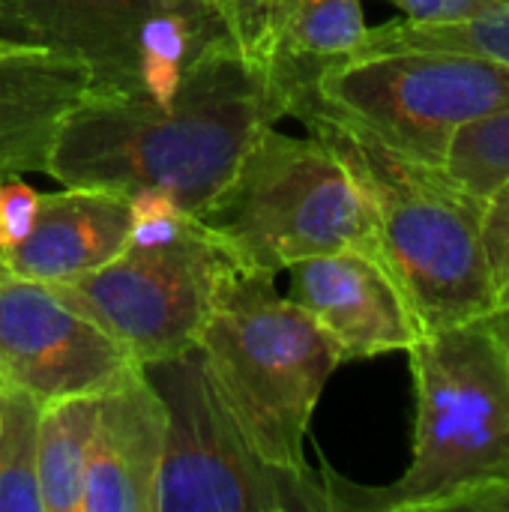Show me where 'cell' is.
<instances>
[{
    "label": "cell",
    "mask_w": 509,
    "mask_h": 512,
    "mask_svg": "<svg viewBox=\"0 0 509 512\" xmlns=\"http://www.w3.org/2000/svg\"><path fill=\"white\" fill-rule=\"evenodd\" d=\"M276 120L264 69L222 33L186 66L168 105L84 96L63 117L45 174L123 198L159 189L198 216L234 177L255 135Z\"/></svg>",
    "instance_id": "6da1fadb"
},
{
    "label": "cell",
    "mask_w": 509,
    "mask_h": 512,
    "mask_svg": "<svg viewBox=\"0 0 509 512\" xmlns=\"http://www.w3.org/2000/svg\"><path fill=\"white\" fill-rule=\"evenodd\" d=\"M414 447L390 486L321 468L333 512L509 510V327L495 312L423 333L408 351Z\"/></svg>",
    "instance_id": "7a4b0ae2"
},
{
    "label": "cell",
    "mask_w": 509,
    "mask_h": 512,
    "mask_svg": "<svg viewBox=\"0 0 509 512\" xmlns=\"http://www.w3.org/2000/svg\"><path fill=\"white\" fill-rule=\"evenodd\" d=\"M360 183L378 228L381 258L423 333L495 315L483 255V198L444 168L408 162L351 126L297 105L291 111Z\"/></svg>",
    "instance_id": "3957f363"
},
{
    "label": "cell",
    "mask_w": 509,
    "mask_h": 512,
    "mask_svg": "<svg viewBox=\"0 0 509 512\" xmlns=\"http://www.w3.org/2000/svg\"><path fill=\"white\" fill-rule=\"evenodd\" d=\"M222 405L276 468L306 465V432L342 357L318 321L279 297L276 273L237 267L198 339Z\"/></svg>",
    "instance_id": "277c9868"
},
{
    "label": "cell",
    "mask_w": 509,
    "mask_h": 512,
    "mask_svg": "<svg viewBox=\"0 0 509 512\" xmlns=\"http://www.w3.org/2000/svg\"><path fill=\"white\" fill-rule=\"evenodd\" d=\"M195 219L246 270L279 273L342 249L384 264L360 183L315 135L294 138L264 126L234 177Z\"/></svg>",
    "instance_id": "5b68a950"
},
{
    "label": "cell",
    "mask_w": 509,
    "mask_h": 512,
    "mask_svg": "<svg viewBox=\"0 0 509 512\" xmlns=\"http://www.w3.org/2000/svg\"><path fill=\"white\" fill-rule=\"evenodd\" d=\"M297 105H309L384 150L444 168L456 135L509 108V66L462 51H381L333 63Z\"/></svg>",
    "instance_id": "8992f818"
},
{
    "label": "cell",
    "mask_w": 509,
    "mask_h": 512,
    "mask_svg": "<svg viewBox=\"0 0 509 512\" xmlns=\"http://www.w3.org/2000/svg\"><path fill=\"white\" fill-rule=\"evenodd\" d=\"M141 369L168 414L153 512H333L321 474L276 468L255 450L198 348Z\"/></svg>",
    "instance_id": "52a82bcc"
},
{
    "label": "cell",
    "mask_w": 509,
    "mask_h": 512,
    "mask_svg": "<svg viewBox=\"0 0 509 512\" xmlns=\"http://www.w3.org/2000/svg\"><path fill=\"white\" fill-rule=\"evenodd\" d=\"M240 264L198 222L165 243H126L105 267L48 285L111 336L138 366L198 348L219 294Z\"/></svg>",
    "instance_id": "ba28073f"
},
{
    "label": "cell",
    "mask_w": 509,
    "mask_h": 512,
    "mask_svg": "<svg viewBox=\"0 0 509 512\" xmlns=\"http://www.w3.org/2000/svg\"><path fill=\"white\" fill-rule=\"evenodd\" d=\"M138 363L45 282L0 279V384L39 405L99 396Z\"/></svg>",
    "instance_id": "9c48e42d"
},
{
    "label": "cell",
    "mask_w": 509,
    "mask_h": 512,
    "mask_svg": "<svg viewBox=\"0 0 509 512\" xmlns=\"http://www.w3.org/2000/svg\"><path fill=\"white\" fill-rule=\"evenodd\" d=\"M288 273V297L333 339L342 363L408 351L423 336L390 270L366 252L315 255L291 264Z\"/></svg>",
    "instance_id": "30bf717a"
},
{
    "label": "cell",
    "mask_w": 509,
    "mask_h": 512,
    "mask_svg": "<svg viewBox=\"0 0 509 512\" xmlns=\"http://www.w3.org/2000/svg\"><path fill=\"white\" fill-rule=\"evenodd\" d=\"M168 414L141 366L99 393L81 512H153Z\"/></svg>",
    "instance_id": "8fae6325"
},
{
    "label": "cell",
    "mask_w": 509,
    "mask_h": 512,
    "mask_svg": "<svg viewBox=\"0 0 509 512\" xmlns=\"http://www.w3.org/2000/svg\"><path fill=\"white\" fill-rule=\"evenodd\" d=\"M162 0H0L24 42L78 57L90 69L93 99L141 96L138 33Z\"/></svg>",
    "instance_id": "7c38bea8"
},
{
    "label": "cell",
    "mask_w": 509,
    "mask_h": 512,
    "mask_svg": "<svg viewBox=\"0 0 509 512\" xmlns=\"http://www.w3.org/2000/svg\"><path fill=\"white\" fill-rule=\"evenodd\" d=\"M129 240V198L63 186L39 195L27 237L3 255L6 273L30 282H69L105 267Z\"/></svg>",
    "instance_id": "4fadbf2b"
},
{
    "label": "cell",
    "mask_w": 509,
    "mask_h": 512,
    "mask_svg": "<svg viewBox=\"0 0 509 512\" xmlns=\"http://www.w3.org/2000/svg\"><path fill=\"white\" fill-rule=\"evenodd\" d=\"M90 93L78 57L30 48L0 57V177L45 171L63 117Z\"/></svg>",
    "instance_id": "5bb4252c"
},
{
    "label": "cell",
    "mask_w": 509,
    "mask_h": 512,
    "mask_svg": "<svg viewBox=\"0 0 509 512\" xmlns=\"http://www.w3.org/2000/svg\"><path fill=\"white\" fill-rule=\"evenodd\" d=\"M363 0H276L258 66L279 117L291 102L366 39Z\"/></svg>",
    "instance_id": "9a60e30c"
},
{
    "label": "cell",
    "mask_w": 509,
    "mask_h": 512,
    "mask_svg": "<svg viewBox=\"0 0 509 512\" xmlns=\"http://www.w3.org/2000/svg\"><path fill=\"white\" fill-rule=\"evenodd\" d=\"M222 33L228 30L204 0H162L138 33L141 96L168 105L180 90L186 66Z\"/></svg>",
    "instance_id": "2e32d148"
},
{
    "label": "cell",
    "mask_w": 509,
    "mask_h": 512,
    "mask_svg": "<svg viewBox=\"0 0 509 512\" xmlns=\"http://www.w3.org/2000/svg\"><path fill=\"white\" fill-rule=\"evenodd\" d=\"M96 405L99 396H69L39 408L36 477L42 512H81Z\"/></svg>",
    "instance_id": "e0dca14e"
},
{
    "label": "cell",
    "mask_w": 509,
    "mask_h": 512,
    "mask_svg": "<svg viewBox=\"0 0 509 512\" xmlns=\"http://www.w3.org/2000/svg\"><path fill=\"white\" fill-rule=\"evenodd\" d=\"M381 51H462L509 66V3L450 21L396 18L381 27H369L354 54Z\"/></svg>",
    "instance_id": "ac0fdd59"
},
{
    "label": "cell",
    "mask_w": 509,
    "mask_h": 512,
    "mask_svg": "<svg viewBox=\"0 0 509 512\" xmlns=\"http://www.w3.org/2000/svg\"><path fill=\"white\" fill-rule=\"evenodd\" d=\"M39 402L3 387L0 399V512H42L36 477Z\"/></svg>",
    "instance_id": "d6986e66"
},
{
    "label": "cell",
    "mask_w": 509,
    "mask_h": 512,
    "mask_svg": "<svg viewBox=\"0 0 509 512\" xmlns=\"http://www.w3.org/2000/svg\"><path fill=\"white\" fill-rule=\"evenodd\" d=\"M444 174L477 198L509 180V108L465 126L444 162Z\"/></svg>",
    "instance_id": "ffe728a7"
},
{
    "label": "cell",
    "mask_w": 509,
    "mask_h": 512,
    "mask_svg": "<svg viewBox=\"0 0 509 512\" xmlns=\"http://www.w3.org/2000/svg\"><path fill=\"white\" fill-rule=\"evenodd\" d=\"M480 234L495 306L501 315H509V180L498 183L483 198Z\"/></svg>",
    "instance_id": "44dd1931"
},
{
    "label": "cell",
    "mask_w": 509,
    "mask_h": 512,
    "mask_svg": "<svg viewBox=\"0 0 509 512\" xmlns=\"http://www.w3.org/2000/svg\"><path fill=\"white\" fill-rule=\"evenodd\" d=\"M192 213H186L171 195L159 189H144L129 195V240L126 243H165L183 234L192 225Z\"/></svg>",
    "instance_id": "7402d4cb"
},
{
    "label": "cell",
    "mask_w": 509,
    "mask_h": 512,
    "mask_svg": "<svg viewBox=\"0 0 509 512\" xmlns=\"http://www.w3.org/2000/svg\"><path fill=\"white\" fill-rule=\"evenodd\" d=\"M204 3L222 21V27L234 39V45L249 60L258 63L264 54V45H267L276 0H204Z\"/></svg>",
    "instance_id": "603a6c76"
},
{
    "label": "cell",
    "mask_w": 509,
    "mask_h": 512,
    "mask_svg": "<svg viewBox=\"0 0 509 512\" xmlns=\"http://www.w3.org/2000/svg\"><path fill=\"white\" fill-rule=\"evenodd\" d=\"M39 192L18 177H0V255L15 249L33 228Z\"/></svg>",
    "instance_id": "cb8c5ba5"
},
{
    "label": "cell",
    "mask_w": 509,
    "mask_h": 512,
    "mask_svg": "<svg viewBox=\"0 0 509 512\" xmlns=\"http://www.w3.org/2000/svg\"><path fill=\"white\" fill-rule=\"evenodd\" d=\"M396 9L405 12V18H420V21H450V18H465L477 15L483 9L501 6L509 0H390Z\"/></svg>",
    "instance_id": "d4e9b609"
},
{
    "label": "cell",
    "mask_w": 509,
    "mask_h": 512,
    "mask_svg": "<svg viewBox=\"0 0 509 512\" xmlns=\"http://www.w3.org/2000/svg\"><path fill=\"white\" fill-rule=\"evenodd\" d=\"M30 48H42V45H33V42H24V39L3 36V33H0V57H3V54H18V51H30Z\"/></svg>",
    "instance_id": "484cf974"
},
{
    "label": "cell",
    "mask_w": 509,
    "mask_h": 512,
    "mask_svg": "<svg viewBox=\"0 0 509 512\" xmlns=\"http://www.w3.org/2000/svg\"><path fill=\"white\" fill-rule=\"evenodd\" d=\"M0 33H3V36H15V33H12V27H9V21H6V15H3V12H0ZM15 39H18V36H15Z\"/></svg>",
    "instance_id": "4316f807"
},
{
    "label": "cell",
    "mask_w": 509,
    "mask_h": 512,
    "mask_svg": "<svg viewBox=\"0 0 509 512\" xmlns=\"http://www.w3.org/2000/svg\"><path fill=\"white\" fill-rule=\"evenodd\" d=\"M9 273H6V264H3V255H0V279H6Z\"/></svg>",
    "instance_id": "83f0119b"
},
{
    "label": "cell",
    "mask_w": 509,
    "mask_h": 512,
    "mask_svg": "<svg viewBox=\"0 0 509 512\" xmlns=\"http://www.w3.org/2000/svg\"><path fill=\"white\" fill-rule=\"evenodd\" d=\"M498 315H501V312H498ZM501 318H504V321H507V327H509V315H501Z\"/></svg>",
    "instance_id": "f1b7e54d"
},
{
    "label": "cell",
    "mask_w": 509,
    "mask_h": 512,
    "mask_svg": "<svg viewBox=\"0 0 509 512\" xmlns=\"http://www.w3.org/2000/svg\"><path fill=\"white\" fill-rule=\"evenodd\" d=\"M0 399H3V384H0Z\"/></svg>",
    "instance_id": "f546056e"
}]
</instances>
